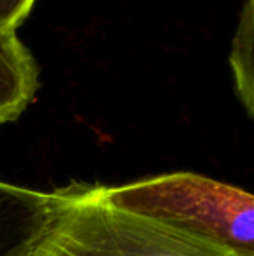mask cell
Masks as SVG:
<instances>
[{
    "label": "cell",
    "mask_w": 254,
    "mask_h": 256,
    "mask_svg": "<svg viewBox=\"0 0 254 256\" xmlns=\"http://www.w3.org/2000/svg\"><path fill=\"white\" fill-rule=\"evenodd\" d=\"M33 6L35 0H0V30H17Z\"/></svg>",
    "instance_id": "cell-6"
},
{
    "label": "cell",
    "mask_w": 254,
    "mask_h": 256,
    "mask_svg": "<svg viewBox=\"0 0 254 256\" xmlns=\"http://www.w3.org/2000/svg\"><path fill=\"white\" fill-rule=\"evenodd\" d=\"M254 0H244L230 46L228 63L239 102L249 117H254Z\"/></svg>",
    "instance_id": "cell-5"
},
{
    "label": "cell",
    "mask_w": 254,
    "mask_h": 256,
    "mask_svg": "<svg viewBox=\"0 0 254 256\" xmlns=\"http://www.w3.org/2000/svg\"><path fill=\"white\" fill-rule=\"evenodd\" d=\"M31 256H239L117 209L96 186L58 190V211Z\"/></svg>",
    "instance_id": "cell-2"
},
{
    "label": "cell",
    "mask_w": 254,
    "mask_h": 256,
    "mask_svg": "<svg viewBox=\"0 0 254 256\" xmlns=\"http://www.w3.org/2000/svg\"><path fill=\"white\" fill-rule=\"evenodd\" d=\"M58 211V192L0 182V256H31Z\"/></svg>",
    "instance_id": "cell-3"
},
{
    "label": "cell",
    "mask_w": 254,
    "mask_h": 256,
    "mask_svg": "<svg viewBox=\"0 0 254 256\" xmlns=\"http://www.w3.org/2000/svg\"><path fill=\"white\" fill-rule=\"evenodd\" d=\"M40 88V68L17 30H0V126L14 122Z\"/></svg>",
    "instance_id": "cell-4"
},
{
    "label": "cell",
    "mask_w": 254,
    "mask_h": 256,
    "mask_svg": "<svg viewBox=\"0 0 254 256\" xmlns=\"http://www.w3.org/2000/svg\"><path fill=\"white\" fill-rule=\"evenodd\" d=\"M117 209L239 256H254V197L195 172H169L124 185H96Z\"/></svg>",
    "instance_id": "cell-1"
}]
</instances>
